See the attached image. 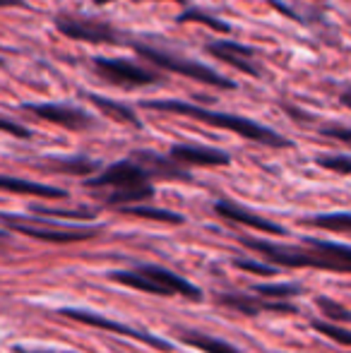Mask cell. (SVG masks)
Masks as SVG:
<instances>
[{
  "label": "cell",
  "mask_w": 351,
  "mask_h": 353,
  "mask_svg": "<svg viewBox=\"0 0 351 353\" xmlns=\"http://www.w3.org/2000/svg\"><path fill=\"white\" fill-rule=\"evenodd\" d=\"M245 248L260 252L272 267H310V270H330V272H351V248L339 245L332 241H318L308 238L301 248L296 245H277L260 238H241Z\"/></svg>",
  "instance_id": "6da1fadb"
},
{
  "label": "cell",
  "mask_w": 351,
  "mask_h": 353,
  "mask_svg": "<svg viewBox=\"0 0 351 353\" xmlns=\"http://www.w3.org/2000/svg\"><path fill=\"white\" fill-rule=\"evenodd\" d=\"M145 108H152V111H164V113H178V116H188L195 118L200 123H207V125L221 128V130H231L236 135L245 137L250 142L258 144H267V147L274 149H284L291 147V142L286 137H281L279 132H274L272 128H265L260 123L250 121V118L243 116H231V113H221V111H210V108H202L197 103H185V101H176V99H150V101H142Z\"/></svg>",
  "instance_id": "7a4b0ae2"
},
{
  "label": "cell",
  "mask_w": 351,
  "mask_h": 353,
  "mask_svg": "<svg viewBox=\"0 0 351 353\" xmlns=\"http://www.w3.org/2000/svg\"><path fill=\"white\" fill-rule=\"evenodd\" d=\"M132 48H135L145 61L154 63L159 70L183 74V77H190V79H195V82L210 84V87H217V89H236L234 79L219 74L214 68L202 65V63H197V61H190V58L181 56V53L161 51V48L147 46V43H132Z\"/></svg>",
  "instance_id": "3957f363"
},
{
  "label": "cell",
  "mask_w": 351,
  "mask_h": 353,
  "mask_svg": "<svg viewBox=\"0 0 351 353\" xmlns=\"http://www.w3.org/2000/svg\"><path fill=\"white\" fill-rule=\"evenodd\" d=\"M0 221L8 223L12 231H19L22 236H32L37 241L46 243H77L89 241L99 233V226H58V223L41 221V216L19 219L14 214H0Z\"/></svg>",
  "instance_id": "277c9868"
},
{
  "label": "cell",
  "mask_w": 351,
  "mask_h": 353,
  "mask_svg": "<svg viewBox=\"0 0 351 353\" xmlns=\"http://www.w3.org/2000/svg\"><path fill=\"white\" fill-rule=\"evenodd\" d=\"M94 68L97 74L103 77L106 82L118 84V87H147V84H161L164 77L154 70H147V68L137 65L132 61L126 58H103L97 56L94 58Z\"/></svg>",
  "instance_id": "5b68a950"
},
{
  "label": "cell",
  "mask_w": 351,
  "mask_h": 353,
  "mask_svg": "<svg viewBox=\"0 0 351 353\" xmlns=\"http://www.w3.org/2000/svg\"><path fill=\"white\" fill-rule=\"evenodd\" d=\"M56 29L68 39H77L85 43H123V37L118 29H113L103 19L82 17V14H58Z\"/></svg>",
  "instance_id": "8992f818"
},
{
  "label": "cell",
  "mask_w": 351,
  "mask_h": 353,
  "mask_svg": "<svg viewBox=\"0 0 351 353\" xmlns=\"http://www.w3.org/2000/svg\"><path fill=\"white\" fill-rule=\"evenodd\" d=\"M150 183L147 171L132 159L126 161L111 163L108 168H103L97 178H89L85 183L87 188H108L111 192H121V190H130V188H140Z\"/></svg>",
  "instance_id": "52a82bcc"
},
{
  "label": "cell",
  "mask_w": 351,
  "mask_h": 353,
  "mask_svg": "<svg viewBox=\"0 0 351 353\" xmlns=\"http://www.w3.org/2000/svg\"><path fill=\"white\" fill-rule=\"evenodd\" d=\"M61 315L70 317V320L82 322V325L99 327V330H108V332H116V334L130 336V339H140V341H145V344L154 346V349H159V351H171V344H169V341L159 339V336L147 334L145 330H135V327H128V325H121V322H113V320H108V317L99 315V312H89V310H75V307H66V310H61Z\"/></svg>",
  "instance_id": "ba28073f"
},
{
  "label": "cell",
  "mask_w": 351,
  "mask_h": 353,
  "mask_svg": "<svg viewBox=\"0 0 351 353\" xmlns=\"http://www.w3.org/2000/svg\"><path fill=\"white\" fill-rule=\"evenodd\" d=\"M22 108L39 116L41 121L66 128V130H87V128H94V118L89 116L85 108L70 106V103H24Z\"/></svg>",
  "instance_id": "9c48e42d"
},
{
  "label": "cell",
  "mask_w": 351,
  "mask_h": 353,
  "mask_svg": "<svg viewBox=\"0 0 351 353\" xmlns=\"http://www.w3.org/2000/svg\"><path fill=\"white\" fill-rule=\"evenodd\" d=\"M205 51L210 56H214L217 61L226 63V65L236 68V70L245 74H253V77L263 74V68L255 63V51L248 46H241L236 41H224V39H214V41L205 43Z\"/></svg>",
  "instance_id": "30bf717a"
},
{
  "label": "cell",
  "mask_w": 351,
  "mask_h": 353,
  "mask_svg": "<svg viewBox=\"0 0 351 353\" xmlns=\"http://www.w3.org/2000/svg\"><path fill=\"white\" fill-rule=\"evenodd\" d=\"M219 303L234 307L239 312H245V315H258V312H299L294 305L281 301H270V298H263L258 293H221Z\"/></svg>",
  "instance_id": "8fae6325"
},
{
  "label": "cell",
  "mask_w": 351,
  "mask_h": 353,
  "mask_svg": "<svg viewBox=\"0 0 351 353\" xmlns=\"http://www.w3.org/2000/svg\"><path fill=\"white\" fill-rule=\"evenodd\" d=\"M169 157L176 163H190V166H226L231 157L221 149L202 147V144H174Z\"/></svg>",
  "instance_id": "7c38bea8"
},
{
  "label": "cell",
  "mask_w": 351,
  "mask_h": 353,
  "mask_svg": "<svg viewBox=\"0 0 351 353\" xmlns=\"http://www.w3.org/2000/svg\"><path fill=\"white\" fill-rule=\"evenodd\" d=\"M132 161H137L147 171L150 178H169V181H190V173L185 168H181V163H176L174 159H166L161 154H154L150 149H140L132 154Z\"/></svg>",
  "instance_id": "4fadbf2b"
},
{
  "label": "cell",
  "mask_w": 351,
  "mask_h": 353,
  "mask_svg": "<svg viewBox=\"0 0 351 353\" xmlns=\"http://www.w3.org/2000/svg\"><path fill=\"white\" fill-rule=\"evenodd\" d=\"M217 214L226 221H234V223H245V226H253L255 231H263V233H274V236H284V228L274 221H267L265 216L260 214L245 210L241 205H234V202H217L214 205Z\"/></svg>",
  "instance_id": "5bb4252c"
},
{
  "label": "cell",
  "mask_w": 351,
  "mask_h": 353,
  "mask_svg": "<svg viewBox=\"0 0 351 353\" xmlns=\"http://www.w3.org/2000/svg\"><path fill=\"white\" fill-rule=\"evenodd\" d=\"M142 272H145L147 276H150L152 281L157 283V286L161 288V291L166 293V296H185V298H192V301H200L202 293L197 286H192L190 281H185L183 276L174 274V272L164 270V267H157V265H145L140 267Z\"/></svg>",
  "instance_id": "9a60e30c"
},
{
  "label": "cell",
  "mask_w": 351,
  "mask_h": 353,
  "mask_svg": "<svg viewBox=\"0 0 351 353\" xmlns=\"http://www.w3.org/2000/svg\"><path fill=\"white\" fill-rule=\"evenodd\" d=\"M0 190H5V192H17V195L51 197V200H63V197H68V192L61 190V188L43 185V183L24 181V178H12V176H0Z\"/></svg>",
  "instance_id": "2e32d148"
},
{
  "label": "cell",
  "mask_w": 351,
  "mask_h": 353,
  "mask_svg": "<svg viewBox=\"0 0 351 353\" xmlns=\"http://www.w3.org/2000/svg\"><path fill=\"white\" fill-rule=\"evenodd\" d=\"M85 99L87 101H92L94 106L103 113V116L113 118V121H118V123H126V125L140 128V118H137V113L132 111L130 106H126V103H118V101H113V99L99 97V94H92V92H85Z\"/></svg>",
  "instance_id": "e0dca14e"
},
{
  "label": "cell",
  "mask_w": 351,
  "mask_h": 353,
  "mask_svg": "<svg viewBox=\"0 0 351 353\" xmlns=\"http://www.w3.org/2000/svg\"><path fill=\"white\" fill-rule=\"evenodd\" d=\"M183 341L188 346H195V349L205 351V353H241L239 349H234L226 341L217 339V336L202 334V332H190V334H183Z\"/></svg>",
  "instance_id": "ac0fdd59"
},
{
  "label": "cell",
  "mask_w": 351,
  "mask_h": 353,
  "mask_svg": "<svg viewBox=\"0 0 351 353\" xmlns=\"http://www.w3.org/2000/svg\"><path fill=\"white\" fill-rule=\"evenodd\" d=\"M53 171L72 173V176H89L99 171V163L87 157H72V159H53Z\"/></svg>",
  "instance_id": "d6986e66"
},
{
  "label": "cell",
  "mask_w": 351,
  "mask_h": 353,
  "mask_svg": "<svg viewBox=\"0 0 351 353\" xmlns=\"http://www.w3.org/2000/svg\"><path fill=\"white\" fill-rule=\"evenodd\" d=\"M310 226L325 228V231H351V214H318V216L308 219Z\"/></svg>",
  "instance_id": "ffe728a7"
},
{
  "label": "cell",
  "mask_w": 351,
  "mask_h": 353,
  "mask_svg": "<svg viewBox=\"0 0 351 353\" xmlns=\"http://www.w3.org/2000/svg\"><path fill=\"white\" fill-rule=\"evenodd\" d=\"M123 212L132 214V216H145V219H157V221H166V223H183L185 219L176 212H169V210H159V207H137V205H130V207H121Z\"/></svg>",
  "instance_id": "44dd1931"
},
{
  "label": "cell",
  "mask_w": 351,
  "mask_h": 353,
  "mask_svg": "<svg viewBox=\"0 0 351 353\" xmlns=\"http://www.w3.org/2000/svg\"><path fill=\"white\" fill-rule=\"evenodd\" d=\"M178 22H200V24H207L210 29H214V32H229V24L226 22H221L219 17H214V14H210V12H205V10H185V12L178 17Z\"/></svg>",
  "instance_id": "7402d4cb"
},
{
  "label": "cell",
  "mask_w": 351,
  "mask_h": 353,
  "mask_svg": "<svg viewBox=\"0 0 351 353\" xmlns=\"http://www.w3.org/2000/svg\"><path fill=\"white\" fill-rule=\"evenodd\" d=\"M313 330L320 332V334H325V336H330V339L337 341V344L351 346V332L349 330H342V327H337L334 322L313 320Z\"/></svg>",
  "instance_id": "603a6c76"
},
{
  "label": "cell",
  "mask_w": 351,
  "mask_h": 353,
  "mask_svg": "<svg viewBox=\"0 0 351 353\" xmlns=\"http://www.w3.org/2000/svg\"><path fill=\"white\" fill-rule=\"evenodd\" d=\"M34 214H41V216H63V219H92L97 216L94 210H53V207H41L32 205Z\"/></svg>",
  "instance_id": "cb8c5ba5"
},
{
  "label": "cell",
  "mask_w": 351,
  "mask_h": 353,
  "mask_svg": "<svg viewBox=\"0 0 351 353\" xmlns=\"http://www.w3.org/2000/svg\"><path fill=\"white\" fill-rule=\"evenodd\" d=\"M318 166L328 168V171H332V173H339V176H349L351 173V157H344V154L318 157Z\"/></svg>",
  "instance_id": "d4e9b609"
},
{
  "label": "cell",
  "mask_w": 351,
  "mask_h": 353,
  "mask_svg": "<svg viewBox=\"0 0 351 353\" xmlns=\"http://www.w3.org/2000/svg\"><path fill=\"white\" fill-rule=\"evenodd\" d=\"M255 293L263 298H289V296H299L301 286H291V283H281V286H255Z\"/></svg>",
  "instance_id": "484cf974"
},
{
  "label": "cell",
  "mask_w": 351,
  "mask_h": 353,
  "mask_svg": "<svg viewBox=\"0 0 351 353\" xmlns=\"http://www.w3.org/2000/svg\"><path fill=\"white\" fill-rule=\"evenodd\" d=\"M318 305H320V310L330 317V320L351 322V310H347L344 305H339V303L330 301V298H318Z\"/></svg>",
  "instance_id": "4316f807"
},
{
  "label": "cell",
  "mask_w": 351,
  "mask_h": 353,
  "mask_svg": "<svg viewBox=\"0 0 351 353\" xmlns=\"http://www.w3.org/2000/svg\"><path fill=\"white\" fill-rule=\"evenodd\" d=\"M234 267L243 272H250V274H260V276H270L274 274V267L265 265V262H255V260H234Z\"/></svg>",
  "instance_id": "83f0119b"
},
{
  "label": "cell",
  "mask_w": 351,
  "mask_h": 353,
  "mask_svg": "<svg viewBox=\"0 0 351 353\" xmlns=\"http://www.w3.org/2000/svg\"><path fill=\"white\" fill-rule=\"evenodd\" d=\"M0 132H8V135L19 137V140H29V137H32V130H27L24 125L10 121V118H5V116H0Z\"/></svg>",
  "instance_id": "f1b7e54d"
},
{
  "label": "cell",
  "mask_w": 351,
  "mask_h": 353,
  "mask_svg": "<svg viewBox=\"0 0 351 353\" xmlns=\"http://www.w3.org/2000/svg\"><path fill=\"white\" fill-rule=\"evenodd\" d=\"M323 135L332 137V140L342 142V144H349L351 147V128H344V125H330L323 130Z\"/></svg>",
  "instance_id": "f546056e"
},
{
  "label": "cell",
  "mask_w": 351,
  "mask_h": 353,
  "mask_svg": "<svg viewBox=\"0 0 351 353\" xmlns=\"http://www.w3.org/2000/svg\"><path fill=\"white\" fill-rule=\"evenodd\" d=\"M0 8H24V0H0Z\"/></svg>",
  "instance_id": "4dcf8cb0"
},
{
  "label": "cell",
  "mask_w": 351,
  "mask_h": 353,
  "mask_svg": "<svg viewBox=\"0 0 351 353\" xmlns=\"http://www.w3.org/2000/svg\"><path fill=\"white\" fill-rule=\"evenodd\" d=\"M339 101H342L344 106H347L349 111H351V87L347 89V92H342V97H339Z\"/></svg>",
  "instance_id": "1f68e13d"
},
{
  "label": "cell",
  "mask_w": 351,
  "mask_h": 353,
  "mask_svg": "<svg viewBox=\"0 0 351 353\" xmlns=\"http://www.w3.org/2000/svg\"><path fill=\"white\" fill-rule=\"evenodd\" d=\"M97 5H106V3H113V0H94Z\"/></svg>",
  "instance_id": "d6a6232c"
},
{
  "label": "cell",
  "mask_w": 351,
  "mask_h": 353,
  "mask_svg": "<svg viewBox=\"0 0 351 353\" xmlns=\"http://www.w3.org/2000/svg\"><path fill=\"white\" fill-rule=\"evenodd\" d=\"M174 3H181V5H183V3H185V0H174Z\"/></svg>",
  "instance_id": "836d02e7"
},
{
  "label": "cell",
  "mask_w": 351,
  "mask_h": 353,
  "mask_svg": "<svg viewBox=\"0 0 351 353\" xmlns=\"http://www.w3.org/2000/svg\"><path fill=\"white\" fill-rule=\"evenodd\" d=\"M0 65H3V61H0Z\"/></svg>",
  "instance_id": "e575fe53"
},
{
  "label": "cell",
  "mask_w": 351,
  "mask_h": 353,
  "mask_svg": "<svg viewBox=\"0 0 351 353\" xmlns=\"http://www.w3.org/2000/svg\"><path fill=\"white\" fill-rule=\"evenodd\" d=\"M0 238H3V233H0Z\"/></svg>",
  "instance_id": "d590c367"
}]
</instances>
